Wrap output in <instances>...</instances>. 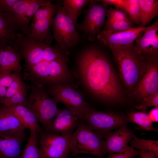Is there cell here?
Instances as JSON below:
<instances>
[{
	"label": "cell",
	"instance_id": "obj_1",
	"mask_svg": "<svg viewBox=\"0 0 158 158\" xmlns=\"http://www.w3.org/2000/svg\"><path fill=\"white\" fill-rule=\"evenodd\" d=\"M79 68L86 87L98 98L112 102L123 100L116 74L107 57L100 51L92 48L84 51L80 58Z\"/></svg>",
	"mask_w": 158,
	"mask_h": 158
},
{
	"label": "cell",
	"instance_id": "obj_2",
	"mask_svg": "<svg viewBox=\"0 0 158 158\" xmlns=\"http://www.w3.org/2000/svg\"><path fill=\"white\" fill-rule=\"evenodd\" d=\"M14 48L25 60V67L45 61H52L67 57L68 52L56 44L48 45L41 43L20 32L16 35Z\"/></svg>",
	"mask_w": 158,
	"mask_h": 158
},
{
	"label": "cell",
	"instance_id": "obj_3",
	"mask_svg": "<svg viewBox=\"0 0 158 158\" xmlns=\"http://www.w3.org/2000/svg\"><path fill=\"white\" fill-rule=\"evenodd\" d=\"M68 58L45 61L25 67L27 78L33 84L45 86L67 83L71 78L68 66Z\"/></svg>",
	"mask_w": 158,
	"mask_h": 158
},
{
	"label": "cell",
	"instance_id": "obj_4",
	"mask_svg": "<svg viewBox=\"0 0 158 158\" xmlns=\"http://www.w3.org/2000/svg\"><path fill=\"white\" fill-rule=\"evenodd\" d=\"M67 108L104 138L111 130L126 125L129 122L127 116L116 112L96 111L90 106Z\"/></svg>",
	"mask_w": 158,
	"mask_h": 158
},
{
	"label": "cell",
	"instance_id": "obj_5",
	"mask_svg": "<svg viewBox=\"0 0 158 158\" xmlns=\"http://www.w3.org/2000/svg\"><path fill=\"white\" fill-rule=\"evenodd\" d=\"M133 47L111 50L121 78L128 91L132 92L140 81L148 63L139 59L133 53Z\"/></svg>",
	"mask_w": 158,
	"mask_h": 158
},
{
	"label": "cell",
	"instance_id": "obj_6",
	"mask_svg": "<svg viewBox=\"0 0 158 158\" xmlns=\"http://www.w3.org/2000/svg\"><path fill=\"white\" fill-rule=\"evenodd\" d=\"M57 102L51 97L45 86L32 84L26 107L35 115L47 131L60 109Z\"/></svg>",
	"mask_w": 158,
	"mask_h": 158
},
{
	"label": "cell",
	"instance_id": "obj_7",
	"mask_svg": "<svg viewBox=\"0 0 158 158\" xmlns=\"http://www.w3.org/2000/svg\"><path fill=\"white\" fill-rule=\"evenodd\" d=\"M70 152L72 155L89 154L103 158L107 153L104 138L80 120L72 136Z\"/></svg>",
	"mask_w": 158,
	"mask_h": 158
},
{
	"label": "cell",
	"instance_id": "obj_8",
	"mask_svg": "<svg viewBox=\"0 0 158 158\" xmlns=\"http://www.w3.org/2000/svg\"><path fill=\"white\" fill-rule=\"evenodd\" d=\"M55 16L52 25L54 39L62 49L68 52V50L79 42L80 38L76 25V22L69 16L60 3L57 1Z\"/></svg>",
	"mask_w": 158,
	"mask_h": 158
},
{
	"label": "cell",
	"instance_id": "obj_9",
	"mask_svg": "<svg viewBox=\"0 0 158 158\" xmlns=\"http://www.w3.org/2000/svg\"><path fill=\"white\" fill-rule=\"evenodd\" d=\"M99 1H92L87 8L83 11L85 14L83 20L76 25V28L84 32L88 40L91 42L94 40L96 35L105 24L109 6L102 2L101 4L97 3Z\"/></svg>",
	"mask_w": 158,
	"mask_h": 158
},
{
	"label": "cell",
	"instance_id": "obj_10",
	"mask_svg": "<svg viewBox=\"0 0 158 158\" xmlns=\"http://www.w3.org/2000/svg\"><path fill=\"white\" fill-rule=\"evenodd\" d=\"M40 150L44 158H66L70 152L72 135L44 131L40 133Z\"/></svg>",
	"mask_w": 158,
	"mask_h": 158
},
{
	"label": "cell",
	"instance_id": "obj_11",
	"mask_svg": "<svg viewBox=\"0 0 158 158\" xmlns=\"http://www.w3.org/2000/svg\"><path fill=\"white\" fill-rule=\"evenodd\" d=\"M158 20L147 26L143 34L135 41L132 51L141 60L149 62L157 59Z\"/></svg>",
	"mask_w": 158,
	"mask_h": 158
},
{
	"label": "cell",
	"instance_id": "obj_12",
	"mask_svg": "<svg viewBox=\"0 0 158 158\" xmlns=\"http://www.w3.org/2000/svg\"><path fill=\"white\" fill-rule=\"evenodd\" d=\"M147 26L134 27L117 32L101 30L97 39L111 50L124 47H133L135 40L144 33Z\"/></svg>",
	"mask_w": 158,
	"mask_h": 158
},
{
	"label": "cell",
	"instance_id": "obj_13",
	"mask_svg": "<svg viewBox=\"0 0 158 158\" xmlns=\"http://www.w3.org/2000/svg\"><path fill=\"white\" fill-rule=\"evenodd\" d=\"M48 86L47 90L51 97L57 102L63 104L67 107L89 106L80 93L67 83H57Z\"/></svg>",
	"mask_w": 158,
	"mask_h": 158
},
{
	"label": "cell",
	"instance_id": "obj_14",
	"mask_svg": "<svg viewBox=\"0 0 158 158\" xmlns=\"http://www.w3.org/2000/svg\"><path fill=\"white\" fill-rule=\"evenodd\" d=\"M157 60L148 63L140 81L133 92L141 101L158 92Z\"/></svg>",
	"mask_w": 158,
	"mask_h": 158
},
{
	"label": "cell",
	"instance_id": "obj_15",
	"mask_svg": "<svg viewBox=\"0 0 158 158\" xmlns=\"http://www.w3.org/2000/svg\"><path fill=\"white\" fill-rule=\"evenodd\" d=\"M24 131L0 132V158H20L26 136Z\"/></svg>",
	"mask_w": 158,
	"mask_h": 158
},
{
	"label": "cell",
	"instance_id": "obj_16",
	"mask_svg": "<svg viewBox=\"0 0 158 158\" xmlns=\"http://www.w3.org/2000/svg\"><path fill=\"white\" fill-rule=\"evenodd\" d=\"M80 120L69 108L59 109L47 131L61 135H72Z\"/></svg>",
	"mask_w": 158,
	"mask_h": 158
},
{
	"label": "cell",
	"instance_id": "obj_17",
	"mask_svg": "<svg viewBox=\"0 0 158 158\" xmlns=\"http://www.w3.org/2000/svg\"><path fill=\"white\" fill-rule=\"evenodd\" d=\"M133 133V130L126 125L119 128L116 131L109 132L105 138L107 153L112 154L125 151L134 135Z\"/></svg>",
	"mask_w": 158,
	"mask_h": 158
},
{
	"label": "cell",
	"instance_id": "obj_18",
	"mask_svg": "<svg viewBox=\"0 0 158 158\" xmlns=\"http://www.w3.org/2000/svg\"><path fill=\"white\" fill-rule=\"evenodd\" d=\"M21 54L13 46L0 48V73H20L22 67L20 61Z\"/></svg>",
	"mask_w": 158,
	"mask_h": 158
},
{
	"label": "cell",
	"instance_id": "obj_19",
	"mask_svg": "<svg viewBox=\"0 0 158 158\" xmlns=\"http://www.w3.org/2000/svg\"><path fill=\"white\" fill-rule=\"evenodd\" d=\"M53 18L32 22L30 25V33L28 36L43 44L51 45L54 39L50 31Z\"/></svg>",
	"mask_w": 158,
	"mask_h": 158
},
{
	"label": "cell",
	"instance_id": "obj_20",
	"mask_svg": "<svg viewBox=\"0 0 158 158\" xmlns=\"http://www.w3.org/2000/svg\"><path fill=\"white\" fill-rule=\"evenodd\" d=\"M33 0H18L13 5L11 11L8 13H4L13 23L20 33L29 36L30 32L25 25L24 15L29 4Z\"/></svg>",
	"mask_w": 158,
	"mask_h": 158
},
{
	"label": "cell",
	"instance_id": "obj_21",
	"mask_svg": "<svg viewBox=\"0 0 158 158\" xmlns=\"http://www.w3.org/2000/svg\"><path fill=\"white\" fill-rule=\"evenodd\" d=\"M18 31L5 14L0 12V48L14 47Z\"/></svg>",
	"mask_w": 158,
	"mask_h": 158
},
{
	"label": "cell",
	"instance_id": "obj_22",
	"mask_svg": "<svg viewBox=\"0 0 158 158\" xmlns=\"http://www.w3.org/2000/svg\"><path fill=\"white\" fill-rule=\"evenodd\" d=\"M26 129L14 114L11 108L0 104V132L24 131Z\"/></svg>",
	"mask_w": 158,
	"mask_h": 158
},
{
	"label": "cell",
	"instance_id": "obj_23",
	"mask_svg": "<svg viewBox=\"0 0 158 158\" xmlns=\"http://www.w3.org/2000/svg\"><path fill=\"white\" fill-rule=\"evenodd\" d=\"M10 107L26 129H35L40 133L43 131L35 115L26 106L19 105Z\"/></svg>",
	"mask_w": 158,
	"mask_h": 158
},
{
	"label": "cell",
	"instance_id": "obj_24",
	"mask_svg": "<svg viewBox=\"0 0 158 158\" xmlns=\"http://www.w3.org/2000/svg\"><path fill=\"white\" fill-rule=\"evenodd\" d=\"M141 11L139 27H145L158 15V1L139 0Z\"/></svg>",
	"mask_w": 158,
	"mask_h": 158
},
{
	"label": "cell",
	"instance_id": "obj_25",
	"mask_svg": "<svg viewBox=\"0 0 158 158\" xmlns=\"http://www.w3.org/2000/svg\"><path fill=\"white\" fill-rule=\"evenodd\" d=\"M30 130L27 143L20 158H44L38 147V133L34 129Z\"/></svg>",
	"mask_w": 158,
	"mask_h": 158
},
{
	"label": "cell",
	"instance_id": "obj_26",
	"mask_svg": "<svg viewBox=\"0 0 158 158\" xmlns=\"http://www.w3.org/2000/svg\"><path fill=\"white\" fill-rule=\"evenodd\" d=\"M129 122L136 125L140 128L146 131H157L154 128L148 114L143 111H131L127 116Z\"/></svg>",
	"mask_w": 158,
	"mask_h": 158
},
{
	"label": "cell",
	"instance_id": "obj_27",
	"mask_svg": "<svg viewBox=\"0 0 158 158\" xmlns=\"http://www.w3.org/2000/svg\"><path fill=\"white\" fill-rule=\"evenodd\" d=\"M130 146L138 151L152 153L158 157V141L141 139L135 135L130 141Z\"/></svg>",
	"mask_w": 158,
	"mask_h": 158
},
{
	"label": "cell",
	"instance_id": "obj_28",
	"mask_svg": "<svg viewBox=\"0 0 158 158\" xmlns=\"http://www.w3.org/2000/svg\"><path fill=\"white\" fill-rule=\"evenodd\" d=\"M92 0H64L61 4L73 20L77 22V19L82 9L89 4Z\"/></svg>",
	"mask_w": 158,
	"mask_h": 158
},
{
	"label": "cell",
	"instance_id": "obj_29",
	"mask_svg": "<svg viewBox=\"0 0 158 158\" xmlns=\"http://www.w3.org/2000/svg\"><path fill=\"white\" fill-rule=\"evenodd\" d=\"M123 12L138 27L140 26L141 18L139 0H127Z\"/></svg>",
	"mask_w": 158,
	"mask_h": 158
},
{
	"label": "cell",
	"instance_id": "obj_30",
	"mask_svg": "<svg viewBox=\"0 0 158 158\" xmlns=\"http://www.w3.org/2000/svg\"><path fill=\"white\" fill-rule=\"evenodd\" d=\"M57 8L56 4L52 3L50 0H46L33 16L32 22L54 17L56 12Z\"/></svg>",
	"mask_w": 158,
	"mask_h": 158
},
{
	"label": "cell",
	"instance_id": "obj_31",
	"mask_svg": "<svg viewBox=\"0 0 158 158\" xmlns=\"http://www.w3.org/2000/svg\"><path fill=\"white\" fill-rule=\"evenodd\" d=\"M135 27L131 20H116L106 21L102 30L111 32L126 30Z\"/></svg>",
	"mask_w": 158,
	"mask_h": 158
},
{
	"label": "cell",
	"instance_id": "obj_32",
	"mask_svg": "<svg viewBox=\"0 0 158 158\" xmlns=\"http://www.w3.org/2000/svg\"><path fill=\"white\" fill-rule=\"evenodd\" d=\"M26 95V87L24 83L14 95L9 99L1 104L9 107L19 105L26 107L27 101Z\"/></svg>",
	"mask_w": 158,
	"mask_h": 158
},
{
	"label": "cell",
	"instance_id": "obj_33",
	"mask_svg": "<svg viewBox=\"0 0 158 158\" xmlns=\"http://www.w3.org/2000/svg\"><path fill=\"white\" fill-rule=\"evenodd\" d=\"M46 0H33L28 5L24 14V21L25 26L30 32L29 23L32 19L40 8L44 4Z\"/></svg>",
	"mask_w": 158,
	"mask_h": 158
},
{
	"label": "cell",
	"instance_id": "obj_34",
	"mask_svg": "<svg viewBox=\"0 0 158 158\" xmlns=\"http://www.w3.org/2000/svg\"><path fill=\"white\" fill-rule=\"evenodd\" d=\"M150 107H158V92L144 98L141 104L135 106L136 109L142 111H145Z\"/></svg>",
	"mask_w": 158,
	"mask_h": 158
},
{
	"label": "cell",
	"instance_id": "obj_35",
	"mask_svg": "<svg viewBox=\"0 0 158 158\" xmlns=\"http://www.w3.org/2000/svg\"><path fill=\"white\" fill-rule=\"evenodd\" d=\"M20 74H19L11 86L7 89L6 94L4 100L0 103L8 100L14 95L20 89L24 83Z\"/></svg>",
	"mask_w": 158,
	"mask_h": 158
},
{
	"label": "cell",
	"instance_id": "obj_36",
	"mask_svg": "<svg viewBox=\"0 0 158 158\" xmlns=\"http://www.w3.org/2000/svg\"><path fill=\"white\" fill-rule=\"evenodd\" d=\"M106 21L126 20H131L128 15L124 12L111 7L108 8Z\"/></svg>",
	"mask_w": 158,
	"mask_h": 158
},
{
	"label": "cell",
	"instance_id": "obj_37",
	"mask_svg": "<svg viewBox=\"0 0 158 158\" xmlns=\"http://www.w3.org/2000/svg\"><path fill=\"white\" fill-rule=\"evenodd\" d=\"M139 156V151L128 146L124 151L110 154L106 158H134Z\"/></svg>",
	"mask_w": 158,
	"mask_h": 158
},
{
	"label": "cell",
	"instance_id": "obj_38",
	"mask_svg": "<svg viewBox=\"0 0 158 158\" xmlns=\"http://www.w3.org/2000/svg\"><path fill=\"white\" fill-rule=\"evenodd\" d=\"M19 74L20 73L15 72L10 73H0V86L8 89Z\"/></svg>",
	"mask_w": 158,
	"mask_h": 158
},
{
	"label": "cell",
	"instance_id": "obj_39",
	"mask_svg": "<svg viewBox=\"0 0 158 158\" xmlns=\"http://www.w3.org/2000/svg\"><path fill=\"white\" fill-rule=\"evenodd\" d=\"M18 0H0V12L8 13Z\"/></svg>",
	"mask_w": 158,
	"mask_h": 158
},
{
	"label": "cell",
	"instance_id": "obj_40",
	"mask_svg": "<svg viewBox=\"0 0 158 158\" xmlns=\"http://www.w3.org/2000/svg\"><path fill=\"white\" fill-rule=\"evenodd\" d=\"M100 1L109 6H114L116 7V9L123 12L127 0H102Z\"/></svg>",
	"mask_w": 158,
	"mask_h": 158
},
{
	"label": "cell",
	"instance_id": "obj_41",
	"mask_svg": "<svg viewBox=\"0 0 158 158\" xmlns=\"http://www.w3.org/2000/svg\"><path fill=\"white\" fill-rule=\"evenodd\" d=\"M149 117L153 122L158 121V107H154L151 110L148 114Z\"/></svg>",
	"mask_w": 158,
	"mask_h": 158
},
{
	"label": "cell",
	"instance_id": "obj_42",
	"mask_svg": "<svg viewBox=\"0 0 158 158\" xmlns=\"http://www.w3.org/2000/svg\"><path fill=\"white\" fill-rule=\"evenodd\" d=\"M140 158H158V157L153 154L142 151H139Z\"/></svg>",
	"mask_w": 158,
	"mask_h": 158
},
{
	"label": "cell",
	"instance_id": "obj_43",
	"mask_svg": "<svg viewBox=\"0 0 158 158\" xmlns=\"http://www.w3.org/2000/svg\"><path fill=\"white\" fill-rule=\"evenodd\" d=\"M8 88L0 86V103L4 99L6 94Z\"/></svg>",
	"mask_w": 158,
	"mask_h": 158
},
{
	"label": "cell",
	"instance_id": "obj_44",
	"mask_svg": "<svg viewBox=\"0 0 158 158\" xmlns=\"http://www.w3.org/2000/svg\"><path fill=\"white\" fill-rule=\"evenodd\" d=\"M136 158H140L139 156H137Z\"/></svg>",
	"mask_w": 158,
	"mask_h": 158
},
{
	"label": "cell",
	"instance_id": "obj_45",
	"mask_svg": "<svg viewBox=\"0 0 158 158\" xmlns=\"http://www.w3.org/2000/svg\"><path fill=\"white\" fill-rule=\"evenodd\" d=\"M83 158H91V157H84Z\"/></svg>",
	"mask_w": 158,
	"mask_h": 158
},
{
	"label": "cell",
	"instance_id": "obj_46",
	"mask_svg": "<svg viewBox=\"0 0 158 158\" xmlns=\"http://www.w3.org/2000/svg\"></svg>",
	"mask_w": 158,
	"mask_h": 158
}]
</instances>
